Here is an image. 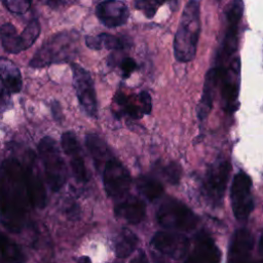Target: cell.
Instances as JSON below:
<instances>
[{"instance_id": "36", "label": "cell", "mask_w": 263, "mask_h": 263, "mask_svg": "<svg viewBox=\"0 0 263 263\" xmlns=\"http://www.w3.org/2000/svg\"><path fill=\"white\" fill-rule=\"evenodd\" d=\"M130 263H149L148 259H147V256L144 252H141L137 257H135Z\"/></svg>"}, {"instance_id": "28", "label": "cell", "mask_w": 263, "mask_h": 263, "mask_svg": "<svg viewBox=\"0 0 263 263\" xmlns=\"http://www.w3.org/2000/svg\"><path fill=\"white\" fill-rule=\"evenodd\" d=\"M40 24L37 20L31 21L20 35L22 51L28 49L36 41L40 34Z\"/></svg>"}, {"instance_id": "27", "label": "cell", "mask_w": 263, "mask_h": 263, "mask_svg": "<svg viewBox=\"0 0 263 263\" xmlns=\"http://www.w3.org/2000/svg\"><path fill=\"white\" fill-rule=\"evenodd\" d=\"M0 253L8 263H26V257L20 248L0 233Z\"/></svg>"}, {"instance_id": "22", "label": "cell", "mask_w": 263, "mask_h": 263, "mask_svg": "<svg viewBox=\"0 0 263 263\" xmlns=\"http://www.w3.org/2000/svg\"><path fill=\"white\" fill-rule=\"evenodd\" d=\"M85 145L93 159L97 170H100L111 157L107 144L98 135L88 134L85 137Z\"/></svg>"}, {"instance_id": "5", "label": "cell", "mask_w": 263, "mask_h": 263, "mask_svg": "<svg viewBox=\"0 0 263 263\" xmlns=\"http://www.w3.org/2000/svg\"><path fill=\"white\" fill-rule=\"evenodd\" d=\"M156 219L165 229L188 231L196 227L198 218L182 201L176 198L165 199L156 212Z\"/></svg>"}, {"instance_id": "11", "label": "cell", "mask_w": 263, "mask_h": 263, "mask_svg": "<svg viewBox=\"0 0 263 263\" xmlns=\"http://www.w3.org/2000/svg\"><path fill=\"white\" fill-rule=\"evenodd\" d=\"M231 172V163L228 160L216 162L208 172L204 180V192L210 201L220 204L228 183Z\"/></svg>"}, {"instance_id": "19", "label": "cell", "mask_w": 263, "mask_h": 263, "mask_svg": "<svg viewBox=\"0 0 263 263\" xmlns=\"http://www.w3.org/2000/svg\"><path fill=\"white\" fill-rule=\"evenodd\" d=\"M115 215L126 220L132 224L140 223L146 214L145 203L135 197H125L119 203H117L114 208Z\"/></svg>"}, {"instance_id": "4", "label": "cell", "mask_w": 263, "mask_h": 263, "mask_svg": "<svg viewBox=\"0 0 263 263\" xmlns=\"http://www.w3.org/2000/svg\"><path fill=\"white\" fill-rule=\"evenodd\" d=\"M38 152L48 186L52 191H59L67 180V167L55 141L50 137L42 138L38 144Z\"/></svg>"}, {"instance_id": "26", "label": "cell", "mask_w": 263, "mask_h": 263, "mask_svg": "<svg viewBox=\"0 0 263 263\" xmlns=\"http://www.w3.org/2000/svg\"><path fill=\"white\" fill-rule=\"evenodd\" d=\"M137 188L148 200L153 201L160 197L163 193V186L157 180L147 177L141 176L137 180Z\"/></svg>"}, {"instance_id": "25", "label": "cell", "mask_w": 263, "mask_h": 263, "mask_svg": "<svg viewBox=\"0 0 263 263\" xmlns=\"http://www.w3.org/2000/svg\"><path fill=\"white\" fill-rule=\"evenodd\" d=\"M0 38L4 49L10 53H18L22 51L20 35L13 25L7 23L1 26Z\"/></svg>"}, {"instance_id": "6", "label": "cell", "mask_w": 263, "mask_h": 263, "mask_svg": "<svg viewBox=\"0 0 263 263\" xmlns=\"http://www.w3.org/2000/svg\"><path fill=\"white\" fill-rule=\"evenodd\" d=\"M242 0H231L225 8L226 29L222 41L221 50L217 54V66L224 68V63L237 50L238 44V26L243 14Z\"/></svg>"}, {"instance_id": "31", "label": "cell", "mask_w": 263, "mask_h": 263, "mask_svg": "<svg viewBox=\"0 0 263 263\" xmlns=\"http://www.w3.org/2000/svg\"><path fill=\"white\" fill-rule=\"evenodd\" d=\"M5 7L14 13H25L29 10L32 0H2Z\"/></svg>"}, {"instance_id": "32", "label": "cell", "mask_w": 263, "mask_h": 263, "mask_svg": "<svg viewBox=\"0 0 263 263\" xmlns=\"http://www.w3.org/2000/svg\"><path fill=\"white\" fill-rule=\"evenodd\" d=\"M136 67H137V64L133 58H129V57L124 58L120 63V69L122 71V76L124 78H128L130 76V74L135 71Z\"/></svg>"}, {"instance_id": "17", "label": "cell", "mask_w": 263, "mask_h": 263, "mask_svg": "<svg viewBox=\"0 0 263 263\" xmlns=\"http://www.w3.org/2000/svg\"><path fill=\"white\" fill-rule=\"evenodd\" d=\"M254 247V237L248 229L235 230L232 235L227 263H250Z\"/></svg>"}, {"instance_id": "40", "label": "cell", "mask_w": 263, "mask_h": 263, "mask_svg": "<svg viewBox=\"0 0 263 263\" xmlns=\"http://www.w3.org/2000/svg\"><path fill=\"white\" fill-rule=\"evenodd\" d=\"M255 263H262L261 261H257V262H255Z\"/></svg>"}, {"instance_id": "14", "label": "cell", "mask_w": 263, "mask_h": 263, "mask_svg": "<svg viewBox=\"0 0 263 263\" xmlns=\"http://www.w3.org/2000/svg\"><path fill=\"white\" fill-rule=\"evenodd\" d=\"M29 154L27 164L23 166L27 193L31 205L41 209L44 208L46 203V191L39 172L35 165L34 154L32 152Z\"/></svg>"}, {"instance_id": "8", "label": "cell", "mask_w": 263, "mask_h": 263, "mask_svg": "<svg viewBox=\"0 0 263 263\" xmlns=\"http://www.w3.org/2000/svg\"><path fill=\"white\" fill-rule=\"evenodd\" d=\"M230 198L235 219L238 221L247 220L254 210V198L252 194V180L242 171L238 172L233 178Z\"/></svg>"}, {"instance_id": "29", "label": "cell", "mask_w": 263, "mask_h": 263, "mask_svg": "<svg viewBox=\"0 0 263 263\" xmlns=\"http://www.w3.org/2000/svg\"><path fill=\"white\" fill-rule=\"evenodd\" d=\"M167 0H137L135 6L137 9L142 11L144 15L148 18H152L157 9Z\"/></svg>"}, {"instance_id": "39", "label": "cell", "mask_w": 263, "mask_h": 263, "mask_svg": "<svg viewBox=\"0 0 263 263\" xmlns=\"http://www.w3.org/2000/svg\"><path fill=\"white\" fill-rule=\"evenodd\" d=\"M153 258H154V260H155V263H166V262H164L162 259H160V258H158V257H155L154 255H153Z\"/></svg>"}, {"instance_id": "15", "label": "cell", "mask_w": 263, "mask_h": 263, "mask_svg": "<svg viewBox=\"0 0 263 263\" xmlns=\"http://www.w3.org/2000/svg\"><path fill=\"white\" fill-rule=\"evenodd\" d=\"M96 15L105 27L116 28L127 22L129 11L122 1L104 0L97 5Z\"/></svg>"}, {"instance_id": "30", "label": "cell", "mask_w": 263, "mask_h": 263, "mask_svg": "<svg viewBox=\"0 0 263 263\" xmlns=\"http://www.w3.org/2000/svg\"><path fill=\"white\" fill-rule=\"evenodd\" d=\"M181 172V166L175 161H172L162 167L163 176L172 184H177L180 181Z\"/></svg>"}, {"instance_id": "9", "label": "cell", "mask_w": 263, "mask_h": 263, "mask_svg": "<svg viewBox=\"0 0 263 263\" xmlns=\"http://www.w3.org/2000/svg\"><path fill=\"white\" fill-rule=\"evenodd\" d=\"M71 69L73 85L81 108L88 116L96 117L98 113V100L90 73L76 63H71Z\"/></svg>"}, {"instance_id": "10", "label": "cell", "mask_w": 263, "mask_h": 263, "mask_svg": "<svg viewBox=\"0 0 263 263\" xmlns=\"http://www.w3.org/2000/svg\"><path fill=\"white\" fill-rule=\"evenodd\" d=\"M240 77L239 58L233 59L227 68H222L220 72L221 79V99L222 106L226 113L232 114L238 107Z\"/></svg>"}, {"instance_id": "16", "label": "cell", "mask_w": 263, "mask_h": 263, "mask_svg": "<svg viewBox=\"0 0 263 263\" xmlns=\"http://www.w3.org/2000/svg\"><path fill=\"white\" fill-rule=\"evenodd\" d=\"M221 253L213 238L206 232H199L194 239V247L184 263H219Z\"/></svg>"}, {"instance_id": "1", "label": "cell", "mask_w": 263, "mask_h": 263, "mask_svg": "<svg viewBox=\"0 0 263 263\" xmlns=\"http://www.w3.org/2000/svg\"><path fill=\"white\" fill-rule=\"evenodd\" d=\"M30 200L27 193L24 168L13 158L0 167V220L10 231H20L25 223Z\"/></svg>"}, {"instance_id": "3", "label": "cell", "mask_w": 263, "mask_h": 263, "mask_svg": "<svg viewBox=\"0 0 263 263\" xmlns=\"http://www.w3.org/2000/svg\"><path fill=\"white\" fill-rule=\"evenodd\" d=\"M79 33L75 30L62 31L51 36L35 52L30 61L33 68L71 62L79 48Z\"/></svg>"}, {"instance_id": "37", "label": "cell", "mask_w": 263, "mask_h": 263, "mask_svg": "<svg viewBox=\"0 0 263 263\" xmlns=\"http://www.w3.org/2000/svg\"><path fill=\"white\" fill-rule=\"evenodd\" d=\"M77 263H91V260H90V258L88 256H81L78 259Z\"/></svg>"}, {"instance_id": "34", "label": "cell", "mask_w": 263, "mask_h": 263, "mask_svg": "<svg viewBox=\"0 0 263 263\" xmlns=\"http://www.w3.org/2000/svg\"><path fill=\"white\" fill-rule=\"evenodd\" d=\"M51 111H52V115L55 118V120H61L62 112H61V108H60L59 102H53L51 104Z\"/></svg>"}, {"instance_id": "24", "label": "cell", "mask_w": 263, "mask_h": 263, "mask_svg": "<svg viewBox=\"0 0 263 263\" xmlns=\"http://www.w3.org/2000/svg\"><path fill=\"white\" fill-rule=\"evenodd\" d=\"M137 235L128 229H122L115 242V253L119 258L129 256L138 246Z\"/></svg>"}, {"instance_id": "7", "label": "cell", "mask_w": 263, "mask_h": 263, "mask_svg": "<svg viewBox=\"0 0 263 263\" xmlns=\"http://www.w3.org/2000/svg\"><path fill=\"white\" fill-rule=\"evenodd\" d=\"M103 182L108 196L122 198L129 191L132 177L123 163L111 156L103 165Z\"/></svg>"}, {"instance_id": "33", "label": "cell", "mask_w": 263, "mask_h": 263, "mask_svg": "<svg viewBox=\"0 0 263 263\" xmlns=\"http://www.w3.org/2000/svg\"><path fill=\"white\" fill-rule=\"evenodd\" d=\"M138 97L144 114H150L152 110V100L150 95L147 91H141Z\"/></svg>"}, {"instance_id": "2", "label": "cell", "mask_w": 263, "mask_h": 263, "mask_svg": "<svg viewBox=\"0 0 263 263\" xmlns=\"http://www.w3.org/2000/svg\"><path fill=\"white\" fill-rule=\"evenodd\" d=\"M199 33V2L197 0H189L183 9L173 42L174 55L179 63H188L195 58Z\"/></svg>"}, {"instance_id": "13", "label": "cell", "mask_w": 263, "mask_h": 263, "mask_svg": "<svg viewBox=\"0 0 263 263\" xmlns=\"http://www.w3.org/2000/svg\"><path fill=\"white\" fill-rule=\"evenodd\" d=\"M61 146L64 153L69 157L72 174L80 183H85L88 180L87 170L82 156L80 144L72 132H65L61 137Z\"/></svg>"}, {"instance_id": "35", "label": "cell", "mask_w": 263, "mask_h": 263, "mask_svg": "<svg viewBox=\"0 0 263 263\" xmlns=\"http://www.w3.org/2000/svg\"><path fill=\"white\" fill-rule=\"evenodd\" d=\"M7 90L0 79V107H4L7 100Z\"/></svg>"}, {"instance_id": "12", "label": "cell", "mask_w": 263, "mask_h": 263, "mask_svg": "<svg viewBox=\"0 0 263 263\" xmlns=\"http://www.w3.org/2000/svg\"><path fill=\"white\" fill-rule=\"evenodd\" d=\"M189 243L185 235L168 231H158L151 239V245L156 251L174 259L184 258L189 250Z\"/></svg>"}, {"instance_id": "20", "label": "cell", "mask_w": 263, "mask_h": 263, "mask_svg": "<svg viewBox=\"0 0 263 263\" xmlns=\"http://www.w3.org/2000/svg\"><path fill=\"white\" fill-rule=\"evenodd\" d=\"M0 79L8 92L15 93L22 88V75L18 68L5 58H0Z\"/></svg>"}, {"instance_id": "41", "label": "cell", "mask_w": 263, "mask_h": 263, "mask_svg": "<svg viewBox=\"0 0 263 263\" xmlns=\"http://www.w3.org/2000/svg\"><path fill=\"white\" fill-rule=\"evenodd\" d=\"M216 1H217V2H219V1H221V0H216Z\"/></svg>"}, {"instance_id": "21", "label": "cell", "mask_w": 263, "mask_h": 263, "mask_svg": "<svg viewBox=\"0 0 263 263\" xmlns=\"http://www.w3.org/2000/svg\"><path fill=\"white\" fill-rule=\"evenodd\" d=\"M85 44L88 48L93 50H121L126 45L123 39L109 33H101L96 36H86Z\"/></svg>"}, {"instance_id": "18", "label": "cell", "mask_w": 263, "mask_h": 263, "mask_svg": "<svg viewBox=\"0 0 263 263\" xmlns=\"http://www.w3.org/2000/svg\"><path fill=\"white\" fill-rule=\"evenodd\" d=\"M220 72L221 69L219 67H214L211 68L204 76L201 98L196 107V115L199 121H204L213 109L215 89L219 83Z\"/></svg>"}, {"instance_id": "23", "label": "cell", "mask_w": 263, "mask_h": 263, "mask_svg": "<svg viewBox=\"0 0 263 263\" xmlns=\"http://www.w3.org/2000/svg\"><path fill=\"white\" fill-rule=\"evenodd\" d=\"M137 102L125 96L123 92H117L114 96V103L119 107V115H127L129 118L139 119L144 115L139 97L137 98Z\"/></svg>"}, {"instance_id": "38", "label": "cell", "mask_w": 263, "mask_h": 263, "mask_svg": "<svg viewBox=\"0 0 263 263\" xmlns=\"http://www.w3.org/2000/svg\"><path fill=\"white\" fill-rule=\"evenodd\" d=\"M167 2L171 4V8L173 10H176L178 8V2L179 0H167Z\"/></svg>"}]
</instances>
